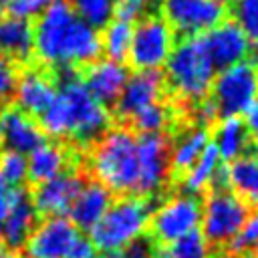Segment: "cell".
<instances>
[{"instance_id": "obj_33", "label": "cell", "mask_w": 258, "mask_h": 258, "mask_svg": "<svg viewBox=\"0 0 258 258\" xmlns=\"http://www.w3.org/2000/svg\"><path fill=\"white\" fill-rule=\"evenodd\" d=\"M228 246H230L232 252L238 254V256L250 254V252L258 250V208L248 214V218L244 220L240 232L236 234V238H234Z\"/></svg>"}, {"instance_id": "obj_45", "label": "cell", "mask_w": 258, "mask_h": 258, "mask_svg": "<svg viewBox=\"0 0 258 258\" xmlns=\"http://www.w3.org/2000/svg\"><path fill=\"white\" fill-rule=\"evenodd\" d=\"M212 258H234V256H230V254H218V256H212Z\"/></svg>"}, {"instance_id": "obj_15", "label": "cell", "mask_w": 258, "mask_h": 258, "mask_svg": "<svg viewBox=\"0 0 258 258\" xmlns=\"http://www.w3.org/2000/svg\"><path fill=\"white\" fill-rule=\"evenodd\" d=\"M42 141L44 133L34 117L14 105L0 109V147H4V151L28 155Z\"/></svg>"}, {"instance_id": "obj_3", "label": "cell", "mask_w": 258, "mask_h": 258, "mask_svg": "<svg viewBox=\"0 0 258 258\" xmlns=\"http://www.w3.org/2000/svg\"><path fill=\"white\" fill-rule=\"evenodd\" d=\"M89 167L95 181L111 194L135 196L139 175L137 135L125 127L107 129L93 143Z\"/></svg>"}, {"instance_id": "obj_20", "label": "cell", "mask_w": 258, "mask_h": 258, "mask_svg": "<svg viewBox=\"0 0 258 258\" xmlns=\"http://www.w3.org/2000/svg\"><path fill=\"white\" fill-rule=\"evenodd\" d=\"M28 179L32 183H44L69 169V151L52 141H42L26 155Z\"/></svg>"}, {"instance_id": "obj_26", "label": "cell", "mask_w": 258, "mask_h": 258, "mask_svg": "<svg viewBox=\"0 0 258 258\" xmlns=\"http://www.w3.org/2000/svg\"><path fill=\"white\" fill-rule=\"evenodd\" d=\"M222 165V159L216 151V147L210 145L204 149V153L200 155V159L185 171L181 173V187H183V194H191V196H198L202 191H206L210 185H212V179L216 175V171L220 169Z\"/></svg>"}, {"instance_id": "obj_2", "label": "cell", "mask_w": 258, "mask_h": 258, "mask_svg": "<svg viewBox=\"0 0 258 258\" xmlns=\"http://www.w3.org/2000/svg\"><path fill=\"white\" fill-rule=\"evenodd\" d=\"M38 125L52 139H71L89 145L111 129V113L89 95L79 75L58 83L56 97L40 115Z\"/></svg>"}, {"instance_id": "obj_14", "label": "cell", "mask_w": 258, "mask_h": 258, "mask_svg": "<svg viewBox=\"0 0 258 258\" xmlns=\"http://www.w3.org/2000/svg\"><path fill=\"white\" fill-rule=\"evenodd\" d=\"M83 177L75 169H67L60 175L38 183L32 194V206L36 214H42L44 218H56L67 216L79 189L83 187Z\"/></svg>"}, {"instance_id": "obj_11", "label": "cell", "mask_w": 258, "mask_h": 258, "mask_svg": "<svg viewBox=\"0 0 258 258\" xmlns=\"http://www.w3.org/2000/svg\"><path fill=\"white\" fill-rule=\"evenodd\" d=\"M222 0H163V18L173 32L183 36H202L226 20Z\"/></svg>"}, {"instance_id": "obj_36", "label": "cell", "mask_w": 258, "mask_h": 258, "mask_svg": "<svg viewBox=\"0 0 258 258\" xmlns=\"http://www.w3.org/2000/svg\"><path fill=\"white\" fill-rule=\"evenodd\" d=\"M191 117L196 121L198 127H210L212 123L218 121L220 117V111L216 107V103L212 101V97H206V99H200L194 103V109H191Z\"/></svg>"}, {"instance_id": "obj_30", "label": "cell", "mask_w": 258, "mask_h": 258, "mask_svg": "<svg viewBox=\"0 0 258 258\" xmlns=\"http://www.w3.org/2000/svg\"><path fill=\"white\" fill-rule=\"evenodd\" d=\"M69 4L83 22H87L97 30L113 20L115 0H71Z\"/></svg>"}, {"instance_id": "obj_16", "label": "cell", "mask_w": 258, "mask_h": 258, "mask_svg": "<svg viewBox=\"0 0 258 258\" xmlns=\"http://www.w3.org/2000/svg\"><path fill=\"white\" fill-rule=\"evenodd\" d=\"M127 79H129V71L123 62L99 56L97 60L87 64L81 81L95 101L109 107L117 103Z\"/></svg>"}, {"instance_id": "obj_32", "label": "cell", "mask_w": 258, "mask_h": 258, "mask_svg": "<svg viewBox=\"0 0 258 258\" xmlns=\"http://www.w3.org/2000/svg\"><path fill=\"white\" fill-rule=\"evenodd\" d=\"M232 20L242 28L250 42L258 44V0H236Z\"/></svg>"}, {"instance_id": "obj_28", "label": "cell", "mask_w": 258, "mask_h": 258, "mask_svg": "<svg viewBox=\"0 0 258 258\" xmlns=\"http://www.w3.org/2000/svg\"><path fill=\"white\" fill-rule=\"evenodd\" d=\"M210 244L200 232H191L159 250H155L153 258H212Z\"/></svg>"}, {"instance_id": "obj_6", "label": "cell", "mask_w": 258, "mask_h": 258, "mask_svg": "<svg viewBox=\"0 0 258 258\" xmlns=\"http://www.w3.org/2000/svg\"><path fill=\"white\" fill-rule=\"evenodd\" d=\"M26 258H91L95 248L67 216L44 218L24 242Z\"/></svg>"}, {"instance_id": "obj_4", "label": "cell", "mask_w": 258, "mask_h": 258, "mask_svg": "<svg viewBox=\"0 0 258 258\" xmlns=\"http://www.w3.org/2000/svg\"><path fill=\"white\" fill-rule=\"evenodd\" d=\"M153 206L141 196H123L113 200L105 216L89 230V240L95 250L103 254H115L143 238L149 228Z\"/></svg>"}, {"instance_id": "obj_43", "label": "cell", "mask_w": 258, "mask_h": 258, "mask_svg": "<svg viewBox=\"0 0 258 258\" xmlns=\"http://www.w3.org/2000/svg\"><path fill=\"white\" fill-rule=\"evenodd\" d=\"M6 6H8V0H0V16H6Z\"/></svg>"}, {"instance_id": "obj_18", "label": "cell", "mask_w": 258, "mask_h": 258, "mask_svg": "<svg viewBox=\"0 0 258 258\" xmlns=\"http://www.w3.org/2000/svg\"><path fill=\"white\" fill-rule=\"evenodd\" d=\"M163 75L159 71H135L129 75L115 107L117 115L123 119H131L141 109L159 103L163 95Z\"/></svg>"}, {"instance_id": "obj_34", "label": "cell", "mask_w": 258, "mask_h": 258, "mask_svg": "<svg viewBox=\"0 0 258 258\" xmlns=\"http://www.w3.org/2000/svg\"><path fill=\"white\" fill-rule=\"evenodd\" d=\"M153 10V0H115L113 4V18L127 22V24H137L139 20L147 18Z\"/></svg>"}, {"instance_id": "obj_19", "label": "cell", "mask_w": 258, "mask_h": 258, "mask_svg": "<svg viewBox=\"0 0 258 258\" xmlns=\"http://www.w3.org/2000/svg\"><path fill=\"white\" fill-rule=\"evenodd\" d=\"M113 204V194L101 185L99 181H87L83 183V187L79 189L71 210H69V220L81 230V232H89L109 210V206Z\"/></svg>"}, {"instance_id": "obj_41", "label": "cell", "mask_w": 258, "mask_h": 258, "mask_svg": "<svg viewBox=\"0 0 258 258\" xmlns=\"http://www.w3.org/2000/svg\"><path fill=\"white\" fill-rule=\"evenodd\" d=\"M0 258H18V256L8 248H0Z\"/></svg>"}, {"instance_id": "obj_24", "label": "cell", "mask_w": 258, "mask_h": 258, "mask_svg": "<svg viewBox=\"0 0 258 258\" xmlns=\"http://www.w3.org/2000/svg\"><path fill=\"white\" fill-rule=\"evenodd\" d=\"M34 34L28 20L0 16V54L14 60H26L32 54Z\"/></svg>"}, {"instance_id": "obj_7", "label": "cell", "mask_w": 258, "mask_h": 258, "mask_svg": "<svg viewBox=\"0 0 258 258\" xmlns=\"http://www.w3.org/2000/svg\"><path fill=\"white\" fill-rule=\"evenodd\" d=\"M248 214V204L232 189H212L202 204L200 234L210 246H226L236 238Z\"/></svg>"}, {"instance_id": "obj_37", "label": "cell", "mask_w": 258, "mask_h": 258, "mask_svg": "<svg viewBox=\"0 0 258 258\" xmlns=\"http://www.w3.org/2000/svg\"><path fill=\"white\" fill-rule=\"evenodd\" d=\"M26 196L24 187H14V185H8L0 179V222L6 218V214Z\"/></svg>"}, {"instance_id": "obj_44", "label": "cell", "mask_w": 258, "mask_h": 258, "mask_svg": "<svg viewBox=\"0 0 258 258\" xmlns=\"http://www.w3.org/2000/svg\"><path fill=\"white\" fill-rule=\"evenodd\" d=\"M254 62L258 64V44H256V48H254Z\"/></svg>"}, {"instance_id": "obj_35", "label": "cell", "mask_w": 258, "mask_h": 258, "mask_svg": "<svg viewBox=\"0 0 258 258\" xmlns=\"http://www.w3.org/2000/svg\"><path fill=\"white\" fill-rule=\"evenodd\" d=\"M52 0H8L6 16H14L20 20H32L38 18L40 12L50 4Z\"/></svg>"}, {"instance_id": "obj_10", "label": "cell", "mask_w": 258, "mask_h": 258, "mask_svg": "<svg viewBox=\"0 0 258 258\" xmlns=\"http://www.w3.org/2000/svg\"><path fill=\"white\" fill-rule=\"evenodd\" d=\"M202 218V202L191 194H175L153 208L149 228L153 240L167 246L191 232H198Z\"/></svg>"}, {"instance_id": "obj_31", "label": "cell", "mask_w": 258, "mask_h": 258, "mask_svg": "<svg viewBox=\"0 0 258 258\" xmlns=\"http://www.w3.org/2000/svg\"><path fill=\"white\" fill-rule=\"evenodd\" d=\"M0 179L8 185L22 187V183L28 179L26 155L14 153V151H2L0 153Z\"/></svg>"}, {"instance_id": "obj_1", "label": "cell", "mask_w": 258, "mask_h": 258, "mask_svg": "<svg viewBox=\"0 0 258 258\" xmlns=\"http://www.w3.org/2000/svg\"><path fill=\"white\" fill-rule=\"evenodd\" d=\"M32 54L46 67H81L101 56L99 30L83 22L67 0H52L32 26Z\"/></svg>"}, {"instance_id": "obj_39", "label": "cell", "mask_w": 258, "mask_h": 258, "mask_svg": "<svg viewBox=\"0 0 258 258\" xmlns=\"http://www.w3.org/2000/svg\"><path fill=\"white\" fill-rule=\"evenodd\" d=\"M155 248L147 238H139L121 250V258H153Z\"/></svg>"}, {"instance_id": "obj_38", "label": "cell", "mask_w": 258, "mask_h": 258, "mask_svg": "<svg viewBox=\"0 0 258 258\" xmlns=\"http://www.w3.org/2000/svg\"><path fill=\"white\" fill-rule=\"evenodd\" d=\"M16 69L10 60L0 58V103H4L8 97H12L14 83H16Z\"/></svg>"}, {"instance_id": "obj_25", "label": "cell", "mask_w": 258, "mask_h": 258, "mask_svg": "<svg viewBox=\"0 0 258 258\" xmlns=\"http://www.w3.org/2000/svg\"><path fill=\"white\" fill-rule=\"evenodd\" d=\"M228 187L236 196H240L246 204H252L258 208V155L246 153L226 167Z\"/></svg>"}, {"instance_id": "obj_23", "label": "cell", "mask_w": 258, "mask_h": 258, "mask_svg": "<svg viewBox=\"0 0 258 258\" xmlns=\"http://www.w3.org/2000/svg\"><path fill=\"white\" fill-rule=\"evenodd\" d=\"M36 210L28 196H24L0 222V238L8 246V250L22 248L28 240L30 232L36 226Z\"/></svg>"}, {"instance_id": "obj_21", "label": "cell", "mask_w": 258, "mask_h": 258, "mask_svg": "<svg viewBox=\"0 0 258 258\" xmlns=\"http://www.w3.org/2000/svg\"><path fill=\"white\" fill-rule=\"evenodd\" d=\"M212 135L206 127H189L181 131L175 141L169 145V169L175 173H185L204 153V149L210 145Z\"/></svg>"}, {"instance_id": "obj_8", "label": "cell", "mask_w": 258, "mask_h": 258, "mask_svg": "<svg viewBox=\"0 0 258 258\" xmlns=\"http://www.w3.org/2000/svg\"><path fill=\"white\" fill-rule=\"evenodd\" d=\"M210 93L222 117H242L258 101V64L242 60L220 69Z\"/></svg>"}, {"instance_id": "obj_17", "label": "cell", "mask_w": 258, "mask_h": 258, "mask_svg": "<svg viewBox=\"0 0 258 258\" xmlns=\"http://www.w3.org/2000/svg\"><path fill=\"white\" fill-rule=\"evenodd\" d=\"M14 107L30 117H40L56 97V85L50 75L42 69H26L16 77L14 83Z\"/></svg>"}, {"instance_id": "obj_46", "label": "cell", "mask_w": 258, "mask_h": 258, "mask_svg": "<svg viewBox=\"0 0 258 258\" xmlns=\"http://www.w3.org/2000/svg\"><path fill=\"white\" fill-rule=\"evenodd\" d=\"M222 2H224V4H226V2H232V4H234V2H236V0H222Z\"/></svg>"}, {"instance_id": "obj_9", "label": "cell", "mask_w": 258, "mask_h": 258, "mask_svg": "<svg viewBox=\"0 0 258 258\" xmlns=\"http://www.w3.org/2000/svg\"><path fill=\"white\" fill-rule=\"evenodd\" d=\"M175 46V32L161 14H149L133 26L127 54L135 71H161Z\"/></svg>"}, {"instance_id": "obj_29", "label": "cell", "mask_w": 258, "mask_h": 258, "mask_svg": "<svg viewBox=\"0 0 258 258\" xmlns=\"http://www.w3.org/2000/svg\"><path fill=\"white\" fill-rule=\"evenodd\" d=\"M131 123L139 135H163L171 123V109L167 105L153 103L131 117Z\"/></svg>"}, {"instance_id": "obj_40", "label": "cell", "mask_w": 258, "mask_h": 258, "mask_svg": "<svg viewBox=\"0 0 258 258\" xmlns=\"http://www.w3.org/2000/svg\"><path fill=\"white\" fill-rule=\"evenodd\" d=\"M242 121H244V127L248 131V135L258 139V101L248 107V111L242 115Z\"/></svg>"}, {"instance_id": "obj_27", "label": "cell", "mask_w": 258, "mask_h": 258, "mask_svg": "<svg viewBox=\"0 0 258 258\" xmlns=\"http://www.w3.org/2000/svg\"><path fill=\"white\" fill-rule=\"evenodd\" d=\"M99 36H101V54H105V58H111L117 62L127 60L131 38H133L131 24L113 18L103 26V30H99Z\"/></svg>"}, {"instance_id": "obj_13", "label": "cell", "mask_w": 258, "mask_h": 258, "mask_svg": "<svg viewBox=\"0 0 258 258\" xmlns=\"http://www.w3.org/2000/svg\"><path fill=\"white\" fill-rule=\"evenodd\" d=\"M202 40L216 69H226L236 62H242L252 50L250 46L252 42L242 32V28L228 18L222 20L212 30H208L206 34H202Z\"/></svg>"}, {"instance_id": "obj_42", "label": "cell", "mask_w": 258, "mask_h": 258, "mask_svg": "<svg viewBox=\"0 0 258 258\" xmlns=\"http://www.w3.org/2000/svg\"><path fill=\"white\" fill-rule=\"evenodd\" d=\"M91 258H121V256H115V254H103V252H99V254H93Z\"/></svg>"}, {"instance_id": "obj_47", "label": "cell", "mask_w": 258, "mask_h": 258, "mask_svg": "<svg viewBox=\"0 0 258 258\" xmlns=\"http://www.w3.org/2000/svg\"><path fill=\"white\" fill-rule=\"evenodd\" d=\"M250 258H258V256H250Z\"/></svg>"}, {"instance_id": "obj_12", "label": "cell", "mask_w": 258, "mask_h": 258, "mask_svg": "<svg viewBox=\"0 0 258 258\" xmlns=\"http://www.w3.org/2000/svg\"><path fill=\"white\" fill-rule=\"evenodd\" d=\"M137 189L135 196L159 194L169 175V141L165 135H137Z\"/></svg>"}, {"instance_id": "obj_5", "label": "cell", "mask_w": 258, "mask_h": 258, "mask_svg": "<svg viewBox=\"0 0 258 258\" xmlns=\"http://www.w3.org/2000/svg\"><path fill=\"white\" fill-rule=\"evenodd\" d=\"M163 81L183 101L196 103L206 99L212 91L218 69L208 56L202 36H185L175 42L167 62Z\"/></svg>"}, {"instance_id": "obj_22", "label": "cell", "mask_w": 258, "mask_h": 258, "mask_svg": "<svg viewBox=\"0 0 258 258\" xmlns=\"http://www.w3.org/2000/svg\"><path fill=\"white\" fill-rule=\"evenodd\" d=\"M212 145L216 147L220 159L228 163L246 155L250 147V135L242 117H222L214 129Z\"/></svg>"}]
</instances>
